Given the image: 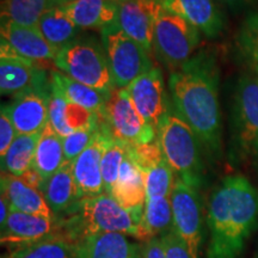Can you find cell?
Wrapping results in <instances>:
<instances>
[{
	"mask_svg": "<svg viewBox=\"0 0 258 258\" xmlns=\"http://www.w3.org/2000/svg\"><path fill=\"white\" fill-rule=\"evenodd\" d=\"M169 89L176 114L190 125L209 154L219 156L221 112L215 56L207 51L194 55L170 74Z\"/></svg>",
	"mask_w": 258,
	"mask_h": 258,
	"instance_id": "obj_1",
	"label": "cell"
},
{
	"mask_svg": "<svg viewBox=\"0 0 258 258\" xmlns=\"http://www.w3.org/2000/svg\"><path fill=\"white\" fill-rule=\"evenodd\" d=\"M207 258H240L258 225V190L246 177L227 176L208 203Z\"/></svg>",
	"mask_w": 258,
	"mask_h": 258,
	"instance_id": "obj_2",
	"label": "cell"
},
{
	"mask_svg": "<svg viewBox=\"0 0 258 258\" xmlns=\"http://www.w3.org/2000/svg\"><path fill=\"white\" fill-rule=\"evenodd\" d=\"M143 219L144 214L127 211L103 192L78 200L69 211L55 217L56 233L70 244L99 233H122L141 239Z\"/></svg>",
	"mask_w": 258,
	"mask_h": 258,
	"instance_id": "obj_3",
	"label": "cell"
},
{
	"mask_svg": "<svg viewBox=\"0 0 258 258\" xmlns=\"http://www.w3.org/2000/svg\"><path fill=\"white\" fill-rule=\"evenodd\" d=\"M158 143L173 172L186 184L198 189L203 180V161L200 140L177 114L167 112L158 127Z\"/></svg>",
	"mask_w": 258,
	"mask_h": 258,
	"instance_id": "obj_4",
	"label": "cell"
},
{
	"mask_svg": "<svg viewBox=\"0 0 258 258\" xmlns=\"http://www.w3.org/2000/svg\"><path fill=\"white\" fill-rule=\"evenodd\" d=\"M61 73L99 91L115 88L104 48L92 40H76L61 48L54 60Z\"/></svg>",
	"mask_w": 258,
	"mask_h": 258,
	"instance_id": "obj_5",
	"label": "cell"
},
{
	"mask_svg": "<svg viewBox=\"0 0 258 258\" xmlns=\"http://www.w3.org/2000/svg\"><path fill=\"white\" fill-rule=\"evenodd\" d=\"M200 40L198 29L161 4L154 21L153 47L167 66L175 71L182 67L192 57Z\"/></svg>",
	"mask_w": 258,
	"mask_h": 258,
	"instance_id": "obj_6",
	"label": "cell"
},
{
	"mask_svg": "<svg viewBox=\"0 0 258 258\" xmlns=\"http://www.w3.org/2000/svg\"><path fill=\"white\" fill-rule=\"evenodd\" d=\"M102 42L115 88L125 89L153 67L148 53L122 30L117 22L103 29Z\"/></svg>",
	"mask_w": 258,
	"mask_h": 258,
	"instance_id": "obj_7",
	"label": "cell"
},
{
	"mask_svg": "<svg viewBox=\"0 0 258 258\" xmlns=\"http://www.w3.org/2000/svg\"><path fill=\"white\" fill-rule=\"evenodd\" d=\"M99 123L112 138L129 146L156 140L157 131L145 122L127 89L114 88L109 92Z\"/></svg>",
	"mask_w": 258,
	"mask_h": 258,
	"instance_id": "obj_8",
	"label": "cell"
},
{
	"mask_svg": "<svg viewBox=\"0 0 258 258\" xmlns=\"http://www.w3.org/2000/svg\"><path fill=\"white\" fill-rule=\"evenodd\" d=\"M172 228L182 238L191 258H200L203 243L202 203L198 189L177 178L171 194Z\"/></svg>",
	"mask_w": 258,
	"mask_h": 258,
	"instance_id": "obj_9",
	"label": "cell"
},
{
	"mask_svg": "<svg viewBox=\"0 0 258 258\" xmlns=\"http://www.w3.org/2000/svg\"><path fill=\"white\" fill-rule=\"evenodd\" d=\"M232 140L241 156L253 153L258 140V79H240L234 98Z\"/></svg>",
	"mask_w": 258,
	"mask_h": 258,
	"instance_id": "obj_10",
	"label": "cell"
},
{
	"mask_svg": "<svg viewBox=\"0 0 258 258\" xmlns=\"http://www.w3.org/2000/svg\"><path fill=\"white\" fill-rule=\"evenodd\" d=\"M125 89L145 122L158 132V127L167 115L166 96L161 71L153 66L147 72L138 77Z\"/></svg>",
	"mask_w": 258,
	"mask_h": 258,
	"instance_id": "obj_11",
	"label": "cell"
},
{
	"mask_svg": "<svg viewBox=\"0 0 258 258\" xmlns=\"http://www.w3.org/2000/svg\"><path fill=\"white\" fill-rule=\"evenodd\" d=\"M0 91L2 95H21L44 88V72L34 61L17 55L5 41L0 46Z\"/></svg>",
	"mask_w": 258,
	"mask_h": 258,
	"instance_id": "obj_12",
	"label": "cell"
},
{
	"mask_svg": "<svg viewBox=\"0 0 258 258\" xmlns=\"http://www.w3.org/2000/svg\"><path fill=\"white\" fill-rule=\"evenodd\" d=\"M110 134L101 125L98 133L84 152L72 163L73 176L79 200L104 192L102 177V158Z\"/></svg>",
	"mask_w": 258,
	"mask_h": 258,
	"instance_id": "obj_13",
	"label": "cell"
},
{
	"mask_svg": "<svg viewBox=\"0 0 258 258\" xmlns=\"http://www.w3.org/2000/svg\"><path fill=\"white\" fill-rule=\"evenodd\" d=\"M161 4V0H118V25L148 54L153 48L154 21Z\"/></svg>",
	"mask_w": 258,
	"mask_h": 258,
	"instance_id": "obj_14",
	"label": "cell"
},
{
	"mask_svg": "<svg viewBox=\"0 0 258 258\" xmlns=\"http://www.w3.org/2000/svg\"><path fill=\"white\" fill-rule=\"evenodd\" d=\"M49 96L44 88L34 89L17 96L14 103L5 105L18 135L37 134L49 121Z\"/></svg>",
	"mask_w": 258,
	"mask_h": 258,
	"instance_id": "obj_15",
	"label": "cell"
},
{
	"mask_svg": "<svg viewBox=\"0 0 258 258\" xmlns=\"http://www.w3.org/2000/svg\"><path fill=\"white\" fill-rule=\"evenodd\" d=\"M56 233L55 218L48 219L11 209L6 224L2 227V245L9 250L34 244Z\"/></svg>",
	"mask_w": 258,
	"mask_h": 258,
	"instance_id": "obj_16",
	"label": "cell"
},
{
	"mask_svg": "<svg viewBox=\"0 0 258 258\" xmlns=\"http://www.w3.org/2000/svg\"><path fill=\"white\" fill-rule=\"evenodd\" d=\"M73 258H145L144 246L122 233L88 235L71 244Z\"/></svg>",
	"mask_w": 258,
	"mask_h": 258,
	"instance_id": "obj_17",
	"label": "cell"
},
{
	"mask_svg": "<svg viewBox=\"0 0 258 258\" xmlns=\"http://www.w3.org/2000/svg\"><path fill=\"white\" fill-rule=\"evenodd\" d=\"M0 38L5 41L17 55L34 62L55 60L59 53V49L51 46L36 28L2 22Z\"/></svg>",
	"mask_w": 258,
	"mask_h": 258,
	"instance_id": "obj_18",
	"label": "cell"
},
{
	"mask_svg": "<svg viewBox=\"0 0 258 258\" xmlns=\"http://www.w3.org/2000/svg\"><path fill=\"white\" fill-rule=\"evenodd\" d=\"M55 6L80 29L102 31L117 22L118 0H59Z\"/></svg>",
	"mask_w": 258,
	"mask_h": 258,
	"instance_id": "obj_19",
	"label": "cell"
},
{
	"mask_svg": "<svg viewBox=\"0 0 258 258\" xmlns=\"http://www.w3.org/2000/svg\"><path fill=\"white\" fill-rule=\"evenodd\" d=\"M163 5L180 16L209 38L224 29V16L215 0H161Z\"/></svg>",
	"mask_w": 258,
	"mask_h": 258,
	"instance_id": "obj_20",
	"label": "cell"
},
{
	"mask_svg": "<svg viewBox=\"0 0 258 258\" xmlns=\"http://www.w3.org/2000/svg\"><path fill=\"white\" fill-rule=\"evenodd\" d=\"M122 207L129 212L144 214L146 202V180L144 171L127 153L118 172L117 182L110 194Z\"/></svg>",
	"mask_w": 258,
	"mask_h": 258,
	"instance_id": "obj_21",
	"label": "cell"
},
{
	"mask_svg": "<svg viewBox=\"0 0 258 258\" xmlns=\"http://www.w3.org/2000/svg\"><path fill=\"white\" fill-rule=\"evenodd\" d=\"M2 195L8 199L14 211L48 219L55 218L41 190L29 185L21 177L3 172Z\"/></svg>",
	"mask_w": 258,
	"mask_h": 258,
	"instance_id": "obj_22",
	"label": "cell"
},
{
	"mask_svg": "<svg viewBox=\"0 0 258 258\" xmlns=\"http://www.w3.org/2000/svg\"><path fill=\"white\" fill-rule=\"evenodd\" d=\"M41 191L55 217L69 211L79 200L72 161H64L63 165L43 183Z\"/></svg>",
	"mask_w": 258,
	"mask_h": 258,
	"instance_id": "obj_23",
	"label": "cell"
},
{
	"mask_svg": "<svg viewBox=\"0 0 258 258\" xmlns=\"http://www.w3.org/2000/svg\"><path fill=\"white\" fill-rule=\"evenodd\" d=\"M51 83L60 90V92L70 103H74L88 109L98 116L101 120L109 93L102 92L91 86L77 82L61 72L51 73Z\"/></svg>",
	"mask_w": 258,
	"mask_h": 258,
	"instance_id": "obj_24",
	"label": "cell"
},
{
	"mask_svg": "<svg viewBox=\"0 0 258 258\" xmlns=\"http://www.w3.org/2000/svg\"><path fill=\"white\" fill-rule=\"evenodd\" d=\"M64 161L66 159H64L63 153L62 138L54 131L48 122L43 131L41 132L32 169L36 170L42 179L46 182L63 165Z\"/></svg>",
	"mask_w": 258,
	"mask_h": 258,
	"instance_id": "obj_25",
	"label": "cell"
},
{
	"mask_svg": "<svg viewBox=\"0 0 258 258\" xmlns=\"http://www.w3.org/2000/svg\"><path fill=\"white\" fill-rule=\"evenodd\" d=\"M36 29L51 46L60 50L76 41L80 28L59 6H51L42 16Z\"/></svg>",
	"mask_w": 258,
	"mask_h": 258,
	"instance_id": "obj_26",
	"label": "cell"
},
{
	"mask_svg": "<svg viewBox=\"0 0 258 258\" xmlns=\"http://www.w3.org/2000/svg\"><path fill=\"white\" fill-rule=\"evenodd\" d=\"M41 133L17 135L8 152L2 158L3 172L5 171L10 175L22 177L32 169Z\"/></svg>",
	"mask_w": 258,
	"mask_h": 258,
	"instance_id": "obj_27",
	"label": "cell"
},
{
	"mask_svg": "<svg viewBox=\"0 0 258 258\" xmlns=\"http://www.w3.org/2000/svg\"><path fill=\"white\" fill-rule=\"evenodd\" d=\"M54 0H3L0 8L2 22H10L22 27L36 28Z\"/></svg>",
	"mask_w": 258,
	"mask_h": 258,
	"instance_id": "obj_28",
	"label": "cell"
},
{
	"mask_svg": "<svg viewBox=\"0 0 258 258\" xmlns=\"http://www.w3.org/2000/svg\"><path fill=\"white\" fill-rule=\"evenodd\" d=\"M171 198L146 199L143 219V240H150L172 228Z\"/></svg>",
	"mask_w": 258,
	"mask_h": 258,
	"instance_id": "obj_29",
	"label": "cell"
},
{
	"mask_svg": "<svg viewBox=\"0 0 258 258\" xmlns=\"http://www.w3.org/2000/svg\"><path fill=\"white\" fill-rule=\"evenodd\" d=\"M3 258H73L71 244L55 233L36 243L9 250Z\"/></svg>",
	"mask_w": 258,
	"mask_h": 258,
	"instance_id": "obj_30",
	"label": "cell"
},
{
	"mask_svg": "<svg viewBox=\"0 0 258 258\" xmlns=\"http://www.w3.org/2000/svg\"><path fill=\"white\" fill-rule=\"evenodd\" d=\"M125 153H127V145L116 140L110 135L102 158L103 184H104V192L108 195H110L117 182L118 172Z\"/></svg>",
	"mask_w": 258,
	"mask_h": 258,
	"instance_id": "obj_31",
	"label": "cell"
},
{
	"mask_svg": "<svg viewBox=\"0 0 258 258\" xmlns=\"http://www.w3.org/2000/svg\"><path fill=\"white\" fill-rule=\"evenodd\" d=\"M145 180H146V199L171 198L175 185V178H173V170L165 159L148 171L145 176Z\"/></svg>",
	"mask_w": 258,
	"mask_h": 258,
	"instance_id": "obj_32",
	"label": "cell"
},
{
	"mask_svg": "<svg viewBox=\"0 0 258 258\" xmlns=\"http://www.w3.org/2000/svg\"><path fill=\"white\" fill-rule=\"evenodd\" d=\"M237 44L241 55L254 66L258 64V11L244 19L237 36Z\"/></svg>",
	"mask_w": 258,
	"mask_h": 258,
	"instance_id": "obj_33",
	"label": "cell"
},
{
	"mask_svg": "<svg viewBox=\"0 0 258 258\" xmlns=\"http://www.w3.org/2000/svg\"><path fill=\"white\" fill-rule=\"evenodd\" d=\"M101 129V123L97 122L88 127L74 131L69 137L62 138L63 145V153L66 161H73L84 152L86 147L89 146L95 135L98 133Z\"/></svg>",
	"mask_w": 258,
	"mask_h": 258,
	"instance_id": "obj_34",
	"label": "cell"
},
{
	"mask_svg": "<svg viewBox=\"0 0 258 258\" xmlns=\"http://www.w3.org/2000/svg\"><path fill=\"white\" fill-rule=\"evenodd\" d=\"M67 104H69V101L64 98L60 90L53 83H50L49 121L48 122L61 138H66L71 133H73L66 121Z\"/></svg>",
	"mask_w": 258,
	"mask_h": 258,
	"instance_id": "obj_35",
	"label": "cell"
},
{
	"mask_svg": "<svg viewBox=\"0 0 258 258\" xmlns=\"http://www.w3.org/2000/svg\"><path fill=\"white\" fill-rule=\"evenodd\" d=\"M128 153L132 157V159L135 161V164L144 171L145 176L152 167L164 159L158 140L148 144L135 145V146H129L128 145Z\"/></svg>",
	"mask_w": 258,
	"mask_h": 258,
	"instance_id": "obj_36",
	"label": "cell"
},
{
	"mask_svg": "<svg viewBox=\"0 0 258 258\" xmlns=\"http://www.w3.org/2000/svg\"><path fill=\"white\" fill-rule=\"evenodd\" d=\"M66 121L69 127L74 132L97 123V122H99V118L98 116L88 110V109L69 102L66 109Z\"/></svg>",
	"mask_w": 258,
	"mask_h": 258,
	"instance_id": "obj_37",
	"label": "cell"
},
{
	"mask_svg": "<svg viewBox=\"0 0 258 258\" xmlns=\"http://www.w3.org/2000/svg\"><path fill=\"white\" fill-rule=\"evenodd\" d=\"M160 239L165 258H191L185 243L173 228L161 234Z\"/></svg>",
	"mask_w": 258,
	"mask_h": 258,
	"instance_id": "obj_38",
	"label": "cell"
},
{
	"mask_svg": "<svg viewBox=\"0 0 258 258\" xmlns=\"http://www.w3.org/2000/svg\"><path fill=\"white\" fill-rule=\"evenodd\" d=\"M17 135L18 133L12 123L11 117L6 110L5 105H3L2 112H0V156L2 158L8 152Z\"/></svg>",
	"mask_w": 258,
	"mask_h": 258,
	"instance_id": "obj_39",
	"label": "cell"
},
{
	"mask_svg": "<svg viewBox=\"0 0 258 258\" xmlns=\"http://www.w3.org/2000/svg\"><path fill=\"white\" fill-rule=\"evenodd\" d=\"M144 256L145 258H165L163 243L159 237L151 238L145 243Z\"/></svg>",
	"mask_w": 258,
	"mask_h": 258,
	"instance_id": "obj_40",
	"label": "cell"
},
{
	"mask_svg": "<svg viewBox=\"0 0 258 258\" xmlns=\"http://www.w3.org/2000/svg\"><path fill=\"white\" fill-rule=\"evenodd\" d=\"M10 213H11V205H10L8 199L2 195V201H0V225H2V227L8 221Z\"/></svg>",
	"mask_w": 258,
	"mask_h": 258,
	"instance_id": "obj_41",
	"label": "cell"
},
{
	"mask_svg": "<svg viewBox=\"0 0 258 258\" xmlns=\"http://www.w3.org/2000/svg\"><path fill=\"white\" fill-rule=\"evenodd\" d=\"M224 2L231 6H243L257 2V0H224Z\"/></svg>",
	"mask_w": 258,
	"mask_h": 258,
	"instance_id": "obj_42",
	"label": "cell"
},
{
	"mask_svg": "<svg viewBox=\"0 0 258 258\" xmlns=\"http://www.w3.org/2000/svg\"><path fill=\"white\" fill-rule=\"evenodd\" d=\"M253 154H254V156L257 157V159H258V140H257L256 145H254V148H253Z\"/></svg>",
	"mask_w": 258,
	"mask_h": 258,
	"instance_id": "obj_43",
	"label": "cell"
},
{
	"mask_svg": "<svg viewBox=\"0 0 258 258\" xmlns=\"http://www.w3.org/2000/svg\"><path fill=\"white\" fill-rule=\"evenodd\" d=\"M57 2H59V0H54V6L56 5V3H57Z\"/></svg>",
	"mask_w": 258,
	"mask_h": 258,
	"instance_id": "obj_44",
	"label": "cell"
},
{
	"mask_svg": "<svg viewBox=\"0 0 258 258\" xmlns=\"http://www.w3.org/2000/svg\"><path fill=\"white\" fill-rule=\"evenodd\" d=\"M254 69H256V71H257V73H258V64H257V66H254Z\"/></svg>",
	"mask_w": 258,
	"mask_h": 258,
	"instance_id": "obj_45",
	"label": "cell"
},
{
	"mask_svg": "<svg viewBox=\"0 0 258 258\" xmlns=\"http://www.w3.org/2000/svg\"><path fill=\"white\" fill-rule=\"evenodd\" d=\"M256 258H258V253H257V254H256Z\"/></svg>",
	"mask_w": 258,
	"mask_h": 258,
	"instance_id": "obj_46",
	"label": "cell"
}]
</instances>
